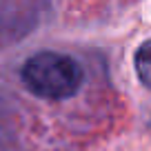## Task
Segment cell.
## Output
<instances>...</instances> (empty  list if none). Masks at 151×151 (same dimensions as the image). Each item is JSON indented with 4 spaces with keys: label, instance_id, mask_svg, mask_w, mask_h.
Segmentation results:
<instances>
[{
    "label": "cell",
    "instance_id": "obj_1",
    "mask_svg": "<svg viewBox=\"0 0 151 151\" xmlns=\"http://www.w3.org/2000/svg\"><path fill=\"white\" fill-rule=\"evenodd\" d=\"M22 82L33 96L45 100L71 98L82 85V67L67 53L40 51L22 67Z\"/></svg>",
    "mask_w": 151,
    "mask_h": 151
},
{
    "label": "cell",
    "instance_id": "obj_2",
    "mask_svg": "<svg viewBox=\"0 0 151 151\" xmlns=\"http://www.w3.org/2000/svg\"><path fill=\"white\" fill-rule=\"evenodd\" d=\"M149 51H151V42L145 40L140 45V49H138V53H136V69H138V76H140V82L145 87H149V67H151Z\"/></svg>",
    "mask_w": 151,
    "mask_h": 151
}]
</instances>
